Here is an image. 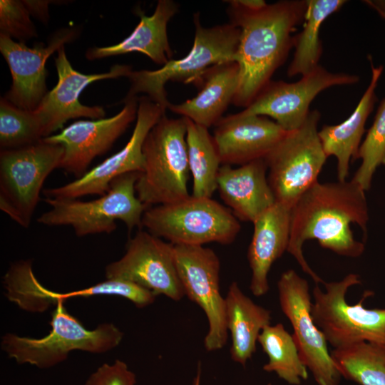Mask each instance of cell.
<instances>
[{
    "instance_id": "obj_1",
    "label": "cell",
    "mask_w": 385,
    "mask_h": 385,
    "mask_svg": "<svg viewBox=\"0 0 385 385\" xmlns=\"http://www.w3.org/2000/svg\"><path fill=\"white\" fill-rule=\"evenodd\" d=\"M230 23L240 30L235 55L239 84L232 103L247 108L271 81L294 47L292 33L304 22L307 0H230Z\"/></svg>"
},
{
    "instance_id": "obj_2",
    "label": "cell",
    "mask_w": 385,
    "mask_h": 385,
    "mask_svg": "<svg viewBox=\"0 0 385 385\" xmlns=\"http://www.w3.org/2000/svg\"><path fill=\"white\" fill-rule=\"evenodd\" d=\"M366 191L351 180L317 182L297 200L290 210V232L287 252L315 284L325 282L308 265L302 247L316 240L319 245L338 255L356 258L365 250L356 240L351 224L367 233L369 209Z\"/></svg>"
},
{
    "instance_id": "obj_3",
    "label": "cell",
    "mask_w": 385,
    "mask_h": 385,
    "mask_svg": "<svg viewBox=\"0 0 385 385\" xmlns=\"http://www.w3.org/2000/svg\"><path fill=\"white\" fill-rule=\"evenodd\" d=\"M195 27L193 46L184 58L170 60L155 71H131L127 76L131 84L127 98L147 94L165 111L170 103L167 98L165 86L168 81L200 83L211 67L235 61L240 30L229 23L210 28L201 25L199 14L194 15Z\"/></svg>"
},
{
    "instance_id": "obj_4",
    "label": "cell",
    "mask_w": 385,
    "mask_h": 385,
    "mask_svg": "<svg viewBox=\"0 0 385 385\" xmlns=\"http://www.w3.org/2000/svg\"><path fill=\"white\" fill-rule=\"evenodd\" d=\"M63 303L56 304L48 335L36 339L6 333L1 337L2 350L18 364L48 369L66 360L72 351L103 354L120 344L123 333L115 324L103 323L88 329L67 312Z\"/></svg>"
},
{
    "instance_id": "obj_5",
    "label": "cell",
    "mask_w": 385,
    "mask_h": 385,
    "mask_svg": "<svg viewBox=\"0 0 385 385\" xmlns=\"http://www.w3.org/2000/svg\"><path fill=\"white\" fill-rule=\"evenodd\" d=\"M143 154V167L135 190L147 207L177 202L190 195L183 117L170 118L164 114L145 138Z\"/></svg>"
},
{
    "instance_id": "obj_6",
    "label": "cell",
    "mask_w": 385,
    "mask_h": 385,
    "mask_svg": "<svg viewBox=\"0 0 385 385\" xmlns=\"http://www.w3.org/2000/svg\"><path fill=\"white\" fill-rule=\"evenodd\" d=\"M138 175L139 173H130L118 177L105 195L91 201L45 197L51 209L37 222L51 227H71L78 237L110 234L117 227L116 220L124 222L130 232L142 226L147 209L136 194Z\"/></svg>"
},
{
    "instance_id": "obj_7",
    "label": "cell",
    "mask_w": 385,
    "mask_h": 385,
    "mask_svg": "<svg viewBox=\"0 0 385 385\" xmlns=\"http://www.w3.org/2000/svg\"><path fill=\"white\" fill-rule=\"evenodd\" d=\"M142 226L174 245H229L240 230L237 218L223 205L212 197L192 195L177 202L147 207Z\"/></svg>"
},
{
    "instance_id": "obj_8",
    "label": "cell",
    "mask_w": 385,
    "mask_h": 385,
    "mask_svg": "<svg viewBox=\"0 0 385 385\" xmlns=\"http://www.w3.org/2000/svg\"><path fill=\"white\" fill-rule=\"evenodd\" d=\"M361 284L359 275L350 273L339 281L325 282V291L319 284L313 289L312 317L334 349L364 342L385 345V308L363 304L372 292L365 291L353 305L346 300L349 289Z\"/></svg>"
},
{
    "instance_id": "obj_9",
    "label": "cell",
    "mask_w": 385,
    "mask_h": 385,
    "mask_svg": "<svg viewBox=\"0 0 385 385\" xmlns=\"http://www.w3.org/2000/svg\"><path fill=\"white\" fill-rule=\"evenodd\" d=\"M61 145L43 139L24 147L1 150L0 209L22 227L31 225L47 177L59 168Z\"/></svg>"
},
{
    "instance_id": "obj_10",
    "label": "cell",
    "mask_w": 385,
    "mask_h": 385,
    "mask_svg": "<svg viewBox=\"0 0 385 385\" xmlns=\"http://www.w3.org/2000/svg\"><path fill=\"white\" fill-rule=\"evenodd\" d=\"M320 113L310 111L297 129L287 132L265 160L276 202L290 208L318 181L328 158L319 137Z\"/></svg>"
},
{
    "instance_id": "obj_11",
    "label": "cell",
    "mask_w": 385,
    "mask_h": 385,
    "mask_svg": "<svg viewBox=\"0 0 385 385\" xmlns=\"http://www.w3.org/2000/svg\"><path fill=\"white\" fill-rule=\"evenodd\" d=\"M174 252L185 294L201 307L208 321L205 348L219 350L228 337L226 301L220 289L219 257L212 249L200 245H177Z\"/></svg>"
},
{
    "instance_id": "obj_12",
    "label": "cell",
    "mask_w": 385,
    "mask_h": 385,
    "mask_svg": "<svg viewBox=\"0 0 385 385\" xmlns=\"http://www.w3.org/2000/svg\"><path fill=\"white\" fill-rule=\"evenodd\" d=\"M277 290L281 309L292 326L302 362L318 385H339L342 376L328 351L325 337L311 315L308 282L294 270H288L281 274Z\"/></svg>"
},
{
    "instance_id": "obj_13",
    "label": "cell",
    "mask_w": 385,
    "mask_h": 385,
    "mask_svg": "<svg viewBox=\"0 0 385 385\" xmlns=\"http://www.w3.org/2000/svg\"><path fill=\"white\" fill-rule=\"evenodd\" d=\"M106 279L128 281L156 296L163 294L179 301L185 294L175 261L174 245L147 230L130 238L124 255L105 268Z\"/></svg>"
},
{
    "instance_id": "obj_14",
    "label": "cell",
    "mask_w": 385,
    "mask_h": 385,
    "mask_svg": "<svg viewBox=\"0 0 385 385\" xmlns=\"http://www.w3.org/2000/svg\"><path fill=\"white\" fill-rule=\"evenodd\" d=\"M164 114L165 111L147 96L139 98L135 125L125 145L81 178L61 186L43 190L45 197L78 199L92 195L102 196L118 177L140 173L143 167V146L145 138Z\"/></svg>"
},
{
    "instance_id": "obj_15",
    "label": "cell",
    "mask_w": 385,
    "mask_h": 385,
    "mask_svg": "<svg viewBox=\"0 0 385 385\" xmlns=\"http://www.w3.org/2000/svg\"><path fill=\"white\" fill-rule=\"evenodd\" d=\"M359 77L332 73L319 65L297 82L270 81L242 113L270 117L285 131L299 128L307 119L311 102L322 91L356 83Z\"/></svg>"
},
{
    "instance_id": "obj_16",
    "label": "cell",
    "mask_w": 385,
    "mask_h": 385,
    "mask_svg": "<svg viewBox=\"0 0 385 385\" xmlns=\"http://www.w3.org/2000/svg\"><path fill=\"white\" fill-rule=\"evenodd\" d=\"M3 285L8 299L30 312H43L52 304L73 297L118 296L130 300L138 308L151 304L156 297L152 292L135 283L115 279H106L68 292H53L44 287L37 279L30 260L14 262L3 277Z\"/></svg>"
},
{
    "instance_id": "obj_17",
    "label": "cell",
    "mask_w": 385,
    "mask_h": 385,
    "mask_svg": "<svg viewBox=\"0 0 385 385\" xmlns=\"http://www.w3.org/2000/svg\"><path fill=\"white\" fill-rule=\"evenodd\" d=\"M137 96L125 97L123 109L110 118L78 120L59 133L43 138L46 142L61 145L63 155L59 166L76 178L83 176L91 162L106 153L136 118Z\"/></svg>"
},
{
    "instance_id": "obj_18",
    "label": "cell",
    "mask_w": 385,
    "mask_h": 385,
    "mask_svg": "<svg viewBox=\"0 0 385 385\" xmlns=\"http://www.w3.org/2000/svg\"><path fill=\"white\" fill-rule=\"evenodd\" d=\"M78 31L73 28L61 29L53 34L47 45L39 43L32 48L0 34V51L12 76V84L4 98L21 109L34 111L47 93V59L76 39Z\"/></svg>"
},
{
    "instance_id": "obj_19",
    "label": "cell",
    "mask_w": 385,
    "mask_h": 385,
    "mask_svg": "<svg viewBox=\"0 0 385 385\" xmlns=\"http://www.w3.org/2000/svg\"><path fill=\"white\" fill-rule=\"evenodd\" d=\"M55 65L58 82L52 90L47 92L34 111L41 123L44 138L61 129L70 119L80 117L93 120L103 118L106 112L103 107L81 104L79 102V95L88 85L94 81L127 77L132 71L128 65H114L106 73H81L72 67L64 46L58 50Z\"/></svg>"
},
{
    "instance_id": "obj_20",
    "label": "cell",
    "mask_w": 385,
    "mask_h": 385,
    "mask_svg": "<svg viewBox=\"0 0 385 385\" xmlns=\"http://www.w3.org/2000/svg\"><path fill=\"white\" fill-rule=\"evenodd\" d=\"M212 135L222 165H244L265 159L287 133L275 121L259 115L222 117Z\"/></svg>"
},
{
    "instance_id": "obj_21",
    "label": "cell",
    "mask_w": 385,
    "mask_h": 385,
    "mask_svg": "<svg viewBox=\"0 0 385 385\" xmlns=\"http://www.w3.org/2000/svg\"><path fill=\"white\" fill-rule=\"evenodd\" d=\"M267 172L265 159L235 168L230 165L220 167L217 190L237 220L253 223L276 203Z\"/></svg>"
},
{
    "instance_id": "obj_22",
    "label": "cell",
    "mask_w": 385,
    "mask_h": 385,
    "mask_svg": "<svg viewBox=\"0 0 385 385\" xmlns=\"http://www.w3.org/2000/svg\"><path fill=\"white\" fill-rule=\"evenodd\" d=\"M291 208L276 202L253 222L254 230L247 251L252 270L250 289L255 297L270 289L268 274L273 263L287 250Z\"/></svg>"
},
{
    "instance_id": "obj_23",
    "label": "cell",
    "mask_w": 385,
    "mask_h": 385,
    "mask_svg": "<svg viewBox=\"0 0 385 385\" xmlns=\"http://www.w3.org/2000/svg\"><path fill=\"white\" fill-rule=\"evenodd\" d=\"M178 11V5L175 1L159 0L151 16L138 11L140 21L127 38L115 45L90 48L86 53V58L91 61L137 51L158 64H166L173 56L167 26Z\"/></svg>"
},
{
    "instance_id": "obj_24",
    "label": "cell",
    "mask_w": 385,
    "mask_h": 385,
    "mask_svg": "<svg viewBox=\"0 0 385 385\" xmlns=\"http://www.w3.org/2000/svg\"><path fill=\"white\" fill-rule=\"evenodd\" d=\"M369 61L371 81L355 110L344 122L335 125H323L318 133L327 156H334L337 160V178L339 181L346 180L350 161L357 160L365 124L376 98L375 91L383 72V66L375 67L370 57Z\"/></svg>"
},
{
    "instance_id": "obj_25",
    "label": "cell",
    "mask_w": 385,
    "mask_h": 385,
    "mask_svg": "<svg viewBox=\"0 0 385 385\" xmlns=\"http://www.w3.org/2000/svg\"><path fill=\"white\" fill-rule=\"evenodd\" d=\"M239 78L235 61L215 65L203 76L202 88L196 96L180 104L170 103L168 109L209 128L218 123L232 103Z\"/></svg>"
},
{
    "instance_id": "obj_26",
    "label": "cell",
    "mask_w": 385,
    "mask_h": 385,
    "mask_svg": "<svg viewBox=\"0 0 385 385\" xmlns=\"http://www.w3.org/2000/svg\"><path fill=\"white\" fill-rule=\"evenodd\" d=\"M225 301L231 359L245 366L256 351L260 332L270 324L271 312L244 294L236 282L230 284Z\"/></svg>"
},
{
    "instance_id": "obj_27",
    "label": "cell",
    "mask_w": 385,
    "mask_h": 385,
    "mask_svg": "<svg viewBox=\"0 0 385 385\" xmlns=\"http://www.w3.org/2000/svg\"><path fill=\"white\" fill-rule=\"evenodd\" d=\"M186 142L190 173L192 177V195L212 197L222 165L214 139L208 128L188 118Z\"/></svg>"
},
{
    "instance_id": "obj_28",
    "label": "cell",
    "mask_w": 385,
    "mask_h": 385,
    "mask_svg": "<svg viewBox=\"0 0 385 385\" xmlns=\"http://www.w3.org/2000/svg\"><path fill=\"white\" fill-rule=\"evenodd\" d=\"M304 26L294 36V52L287 68L289 77L304 76L315 69L322 53L319 30L324 20L337 11L346 2L345 0H307Z\"/></svg>"
},
{
    "instance_id": "obj_29",
    "label": "cell",
    "mask_w": 385,
    "mask_h": 385,
    "mask_svg": "<svg viewBox=\"0 0 385 385\" xmlns=\"http://www.w3.org/2000/svg\"><path fill=\"white\" fill-rule=\"evenodd\" d=\"M257 342L269 359L263 366L264 371L274 372L291 385H299L308 378V369L300 358L293 336L282 324L265 327Z\"/></svg>"
},
{
    "instance_id": "obj_30",
    "label": "cell",
    "mask_w": 385,
    "mask_h": 385,
    "mask_svg": "<svg viewBox=\"0 0 385 385\" xmlns=\"http://www.w3.org/2000/svg\"><path fill=\"white\" fill-rule=\"evenodd\" d=\"M330 354L342 377L359 385H385V345L359 342Z\"/></svg>"
},
{
    "instance_id": "obj_31",
    "label": "cell",
    "mask_w": 385,
    "mask_h": 385,
    "mask_svg": "<svg viewBox=\"0 0 385 385\" xmlns=\"http://www.w3.org/2000/svg\"><path fill=\"white\" fill-rule=\"evenodd\" d=\"M44 138L41 123L34 111L21 109L5 98L0 101V147L15 149Z\"/></svg>"
},
{
    "instance_id": "obj_32",
    "label": "cell",
    "mask_w": 385,
    "mask_h": 385,
    "mask_svg": "<svg viewBox=\"0 0 385 385\" xmlns=\"http://www.w3.org/2000/svg\"><path fill=\"white\" fill-rule=\"evenodd\" d=\"M357 159L361 163L351 180L367 191L378 167L385 165V98L381 101L374 122L361 143Z\"/></svg>"
},
{
    "instance_id": "obj_33",
    "label": "cell",
    "mask_w": 385,
    "mask_h": 385,
    "mask_svg": "<svg viewBox=\"0 0 385 385\" xmlns=\"http://www.w3.org/2000/svg\"><path fill=\"white\" fill-rule=\"evenodd\" d=\"M30 14L22 1H0V34L24 42L36 37L37 32Z\"/></svg>"
},
{
    "instance_id": "obj_34",
    "label": "cell",
    "mask_w": 385,
    "mask_h": 385,
    "mask_svg": "<svg viewBox=\"0 0 385 385\" xmlns=\"http://www.w3.org/2000/svg\"><path fill=\"white\" fill-rule=\"evenodd\" d=\"M135 374L123 361L105 363L93 372L83 385H135Z\"/></svg>"
},
{
    "instance_id": "obj_35",
    "label": "cell",
    "mask_w": 385,
    "mask_h": 385,
    "mask_svg": "<svg viewBox=\"0 0 385 385\" xmlns=\"http://www.w3.org/2000/svg\"><path fill=\"white\" fill-rule=\"evenodd\" d=\"M31 16L37 18L39 21L46 23L49 19L48 5L50 1L42 0H26L22 1Z\"/></svg>"
},
{
    "instance_id": "obj_36",
    "label": "cell",
    "mask_w": 385,
    "mask_h": 385,
    "mask_svg": "<svg viewBox=\"0 0 385 385\" xmlns=\"http://www.w3.org/2000/svg\"><path fill=\"white\" fill-rule=\"evenodd\" d=\"M364 2L374 9L385 19V0L364 1Z\"/></svg>"
},
{
    "instance_id": "obj_37",
    "label": "cell",
    "mask_w": 385,
    "mask_h": 385,
    "mask_svg": "<svg viewBox=\"0 0 385 385\" xmlns=\"http://www.w3.org/2000/svg\"><path fill=\"white\" fill-rule=\"evenodd\" d=\"M200 375H201V366H200V364L199 363L197 366V374L195 377L194 378L192 385H200ZM268 385H271V384H268Z\"/></svg>"
}]
</instances>
